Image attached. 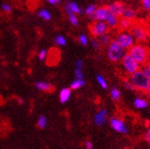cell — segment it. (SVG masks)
Listing matches in <instances>:
<instances>
[{"label": "cell", "instance_id": "obj_1", "mask_svg": "<svg viewBox=\"0 0 150 149\" xmlns=\"http://www.w3.org/2000/svg\"><path fill=\"white\" fill-rule=\"evenodd\" d=\"M128 53L140 66L147 64L150 59V50L143 44H134L128 49Z\"/></svg>", "mask_w": 150, "mask_h": 149}, {"label": "cell", "instance_id": "obj_2", "mask_svg": "<svg viewBox=\"0 0 150 149\" xmlns=\"http://www.w3.org/2000/svg\"><path fill=\"white\" fill-rule=\"evenodd\" d=\"M129 80L132 84L134 86V88H136V90L146 92L150 88V79L147 78L141 70L130 75Z\"/></svg>", "mask_w": 150, "mask_h": 149}, {"label": "cell", "instance_id": "obj_3", "mask_svg": "<svg viewBox=\"0 0 150 149\" xmlns=\"http://www.w3.org/2000/svg\"><path fill=\"white\" fill-rule=\"evenodd\" d=\"M125 55V49H123L116 40H112L108 45L107 49V58L112 62L121 61L124 56Z\"/></svg>", "mask_w": 150, "mask_h": 149}, {"label": "cell", "instance_id": "obj_4", "mask_svg": "<svg viewBox=\"0 0 150 149\" xmlns=\"http://www.w3.org/2000/svg\"><path fill=\"white\" fill-rule=\"evenodd\" d=\"M121 62L125 72L126 74H128V75H132L133 73L137 72V71L140 70V65L134 61L129 53H125V55L122 59Z\"/></svg>", "mask_w": 150, "mask_h": 149}, {"label": "cell", "instance_id": "obj_5", "mask_svg": "<svg viewBox=\"0 0 150 149\" xmlns=\"http://www.w3.org/2000/svg\"><path fill=\"white\" fill-rule=\"evenodd\" d=\"M130 33L134 37V40L137 41H140V42L146 41L148 39L147 28L144 25L139 24V23H136V24L133 23V25L130 28Z\"/></svg>", "mask_w": 150, "mask_h": 149}, {"label": "cell", "instance_id": "obj_6", "mask_svg": "<svg viewBox=\"0 0 150 149\" xmlns=\"http://www.w3.org/2000/svg\"><path fill=\"white\" fill-rule=\"evenodd\" d=\"M116 41L120 44V46L125 49H129L134 44V37L131 35L130 32H127V31H124L120 33L117 37Z\"/></svg>", "mask_w": 150, "mask_h": 149}, {"label": "cell", "instance_id": "obj_7", "mask_svg": "<svg viewBox=\"0 0 150 149\" xmlns=\"http://www.w3.org/2000/svg\"><path fill=\"white\" fill-rule=\"evenodd\" d=\"M108 25L103 21H95L90 26V32L94 37H101L102 35L106 34L108 32Z\"/></svg>", "mask_w": 150, "mask_h": 149}, {"label": "cell", "instance_id": "obj_8", "mask_svg": "<svg viewBox=\"0 0 150 149\" xmlns=\"http://www.w3.org/2000/svg\"><path fill=\"white\" fill-rule=\"evenodd\" d=\"M109 123H110L111 127L115 132L119 133H123V135H125V133H128V128H127L125 123L122 119H120L118 117H112L110 119Z\"/></svg>", "mask_w": 150, "mask_h": 149}, {"label": "cell", "instance_id": "obj_9", "mask_svg": "<svg viewBox=\"0 0 150 149\" xmlns=\"http://www.w3.org/2000/svg\"><path fill=\"white\" fill-rule=\"evenodd\" d=\"M110 11L107 8V6H100L97 7L95 12L93 13V15L90 16V19L93 21H103L105 22L106 19L108 18V17L110 16Z\"/></svg>", "mask_w": 150, "mask_h": 149}, {"label": "cell", "instance_id": "obj_10", "mask_svg": "<svg viewBox=\"0 0 150 149\" xmlns=\"http://www.w3.org/2000/svg\"><path fill=\"white\" fill-rule=\"evenodd\" d=\"M107 113H108L107 110L103 108V109H101L100 111H98L95 114L94 118H93V122H94V124L97 126H102V125H103L104 124L106 123V120H107Z\"/></svg>", "mask_w": 150, "mask_h": 149}, {"label": "cell", "instance_id": "obj_11", "mask_svg": "<svg viewBox=\"0 0 150 149\" xmlns=\"http://www.w3.org/2000/svg\"><path fill=\"white\" fill-rule=\"evenodd\" d=\"M125 6L123 3L121 2H115V3H112L109 6H107V8L109 9L110 13H112V15H115L116 17H121L123 11L125 9Z\"/></svg>", "mask_w": 150, "mask_h": 149}, {"label": "cell", "instance_id": "obj_12", "mask_svg": "<svg viewBox=\"0 0 150 149\" xmlns=\"http://www.w3.org/2000/svg\"><path fill=\"white\" fill-rule=\"evenodd\" d=\"M65 11L67 13V15H71V14H74V15H77V14H81L83 12L81 8H80V6L74 2H70L68 4L65 5Z\"/></svg>", "mask_w": 150, "mask_h": 149}, {"label": "cell", "instance_id": "obj_13", "mask_svg": "<svg viewBox=\"0 0 150 149\" xmlns=\"http://www.w3.org/2000/svg\"><path fill=\"white\" fill-rule=\"evenodd\" d=\"M35 87L39 91H41V92L50 93L54 90V87L52 86V84L46 83V81H37V83H35Z\"/></svg>", "mask_w": 150, "mask_h": 149}, {"label": "cell", "instance_id": "obj_14", "mask_svg": "<svg viewBox=\"0 0 150 149\" xmlns=\"http://www.w3.org/2000/svg\"><path fill=\"white\" fill-rule=\"evenodd\" d=\"M71 90L70 88H63L59 92V102L62 103H65L67 102L70 98H71Z\"/></svg>", "mask_w": 150, "mask_h": 149}, {"label": "cell", "instance_id": "obj_15", "mask_svg": "<svg viewBox=\"0 0 150 149\" xmlns=\"http://www.w3.org/2000/svg\"><path fill=\"white\" fill-rule=\"evenodd\" d=\"M134 106L137 109H146L148 107V102L144 97H137L134 100Z\"/></svg>", "mask_w": 150, "mask_h": 149}, {"label": "cell", "instance_id": "obj_16", "mask_svg": "<svg viewBox=\"0 0 150 149\" xmlns=\"http://www.w3.org/2000/svg\"><path fill=\"white\" fill-rule=\"evenodd\" d=\"M123 18H125V19H128L130 21H133L134 18L137 17V13L134 9L130 8V7H125V9L123 11V14L121 16Z\"/></svg>", "mask_w": 150, "mask_h": 149}, {"label": "cell", "instance_id": "obj_17", "mask_svg": "<svg viewBox=\"0 0 150 149\" xmlns=\"http://www.w3.org/2000/svg\"><path fill=\"white\" fill-rule=\"evenodd\" d=\"M105 23L108 25L109 28H116L118 26V23H119V18L116 17L115 15H112V13L110 14V16L108 17V18L106 19Z\"/></svg>", "mask_w": 150, "mask_h": 149}, {"label": "cell", "instance_id": "obj_18", "mask_svg": "<svg viewBox=\"0 0 150 149\" xmlns=\"http://www.w3.org/2000/svg\"><path fill=\"white\" fill-rule=\"evenodd\" d=\"M133 25V21H130L128 19H125V18H121L119 19V23H118V26L119 28L123 29V30H127V29H130L131 27Z\"/></svg>", "mask_w": 150, "mask_h": 149}, {"label": "cell", "instance_id": "obj_19", "mask_svg": "<svg viewBox=\"0 0 150 149\" xmlns=\"http://www.w3.org/2000/svg\"><path fill=\"white\" fill-rule=\"evenodd\" d=\"M85 85V81L83 79H76L71 83V90H78V89L83 87Z\"/></svg>", "mask_w": 150, "mask_h": 149}, {"label": "cell", "instance_id": "obj_20", "mask_svg": "<svg viewBox=\"0 0 150 149\" xmlns=\"http://www.w3.org/2000/svg\"><path fill=\"white\" fill-rule=\"evenodd\" d=\"M110 94H111V98L112 100H114L115 102L119 101L120 99H121L122 97V93L121 91L119 90V89L114 87V88H112L111 89V92H110Z\"/></svg>", "mask_w": 150, "mask_h": 149}, {"label": "cell", "instance_id": "obj_21", "mask_svg": "<svg viewBox=\"0 0 150 149\" xmlns=\"http://www.w3.org/2000/svg\"><path fill=\"white\" fill-rule=\"evenodd\" d=\"M112 41V39H111V36L106 33V34H104V35H102L101 37H99V42L101 45L103 46H108L109 44L111 43Z\"/></svg>", "mask_w": 150, "mask_h": 149}, {"label": "cell", "instance_id": "obj_22", "mask_svg": "<svg viewBox=\"0 0 150 149\" xmlns=\"http://www.w3.org/2000/svg\"><path fill=\"white\" fill-rule=\"evenodd\" d=\"M37 125H38V127H39L40 129H44L45 127H46V126H47V118H46V116H44V115L40 116V118L38 119Z\"/></svg>", "mask_w": 150, "mask_h": 149}, {"label": "cell", "instance_id": "obj_23", "mask_svg": "<svg viewBox=\"0 0 150 149\" xmlns=\"http://www.w3.org/2000/svg\"><path fill=\"white\" fill-rule=\"evenodd\" d=\"M96 81H97V83H98V84L103 89H104V90H106V89L108 88V84H107L106 80L104 79L102 75H97L96 76Z\"/></svg>", "mask_w": 150, "mask_h": 149}, {"label": "cell", "instance_id": "obj_24", "mask_svg": "<svg viewBox=\"0 0 150 149\" xmlns=\"http://www.w3.org/2000/svg\"><path fill=\"white\" fill-rule=\"evenodd\" d=\"M38 16H39L40 18H41L42 19H44V20H50L51 18L50 13L48 10H46V9L40 10L39 13H38Z\"/></svg>", "mask_w": 150, "mask_h": 149}, {"label": "cell", "instance_id": "obj_25", "mask_svg": "<svg viewBox=\"0 0 150 149\" xmlns=\"http://www.w3.org/2000/svg\"><path fill=\"white\" fill-rule=\"evenodd\" d=\"M54 42H55V44H57V45H59V46H65L66 43H67L65 38L63 36H61V35L56 37L55 40H54Z\"/></svg>", "mask_w": 150, "mask_h": 149}, {"label": "cell", "instance_id": "obj_26", "mask_svg": "<svg viewBox=\"0 0 150 149\" xmlns=\"http://www.w3.org/2000/svg\"><path fill=\"white\" fill-rule=\"evenodd\" d=\"M123 84H124V87L126 89V90L131 91V92L136 91V88H134V86L132 84V83L130 81V80H125V81H124V83H123Z\"/></svg>", "mask_w": 150, "mask_h": 149}, {"label": "cell", "instance_id": "obj_27", "mask_svg": "<svg viewBox=\"0 0 150 149\" xmlns=\"http://www.w3.org/2000/svg\"><path fill=\"white\" fill-rule=\"evenodd\" d=\"M97 7L94 6V5H90L86 7V9H85V14L87 15L88 17L90 16H92V15H93V13L95 12Z\"/></svg>", "mask_w": 150, "mask_h": 149}, {"label": "cell", "instance_id": "obj_28", "mask_svg": "<svg viewBox=\"0 0 150 149\" xmlns=\"http://www.w3.org/2000/svg\"><path fill=\"white\" fill-rule=\"evenodd\" d=\"M69 20L71 23L73 25V26H78L79 25V19L77 18L76 15H74V14H71V15H69Z\"/></svg>", "mask_w": 150, "mask_h": 149}, {"label": "cell", "instance_id": "obj_29", "mask_svg": "<svg viewBox=\"0 0 150 149\" xmlns=\"http://www.w3.org/2000/svg\"><path fill=\"white\" fill-rule=\"evenodd\" d=\"M141 6L146 11H150V0H141Z\"/></svg>", "mask_w": 150, "mask_h": 149}, {"label": "cell", "instance_id": "obj_30", "mask_svg": "<svg viewBox=\"0 0 150 149\" xmlns=\"http://www.w3.org/2000/svg\"><path fill=\"white\" fill-rule=\"evenodd\" d=\"M141 71H143V73L145 74V75H146L147 78H149V79H150V68H149L148 64H145V65L142 66Z\"/></svg>", "mask_w": 150, "mask_h": 149}, {"label": "cell", "instance_id": "obj_31", "mask_svg": "<svg viewBox=\"0 0 150 149\" xmlns=\"http://www.w3.org/2000/svg\"><path fill=\"white\" fill-rule=\"evenodd\" d=\"M79 42H80V44L81 45H82V46H86L87 44H88V38L85 36V35H81L80 37H79Z\"/></svg>", "mask_w": 150, "mask_h": 149}, {"label": "cell", "instance_id": "obj_32", "mask_svg": "<svg viewBox=\"0 0 150 149\" xmlns=\"http://www.w3.org/2000/svg\"><path fill=\"white\" fill-rule=\"evenodd\" d=\"M47 58V50L46 49H41L39 53V59L40 61H44Z\"/></svg>", "mask_w": 150, "mask_h": 149}, {"label": "cell", "instance_id": "obj_33", "mask_svg": "<svg viewBox=\"0 0 150 149\" xmlns=\"http://www.w3.org/2000/svg\"><path fill=\"white\" fill-rule=\"evenodd\" d=\"M75 77L76 79H83V72L81 69H76L75 70Z\"/></svg>", "mask_w": 150, "mask_h": 149}, {"label": "cell", "instance_id": "obj_34", "mask_svg": "<svg viewBox=\"0 0 150 149\" xmlns=\"http://www.w3.org/2000/svg\"><path fill=\"white\" fill-rule=\"evenodd\" d=\"M92 46L94 49H99L100 47H101V44L99 42V40H93L92 41Z\"/></svg>", "mask_w": 150, "mask_h": 149}, {"label": "cell", "instance_id": "obj_35", "mask_svg": "<svg viewBox=\"0 0 150 149\" xmlns=\"http://www.w3.org/2000/svg\"><path fill=\"white\" fill-rule=\"evenodd\" d=\"M85 148L86 149H93V145L92 143V141L87 140L85 142Z\"/></svg>", "mask_w": 150, "mask_h": 149}, {"label": "cell", "instance_id": "obj_36", "mask_svg": "<svg viewBox=\"0 0 150 149\" xmlns=\"http://www.w3.org/2000/svg\"><path fill=\"white\" fill-rule=\"evenodd\" d=\"M2 8H3V10H5L6 12H10V11H11V6H10L9 5H7V4L2 5Z\"/></svg>", "mask_w": 150, "mask_h": 149}, {"label": "cell", "instance_id": "obj_37", "mask_svg": "<svg viewBox=\"0 0 150 149\" xmlns=\"http://www.w3.org/2000/svg\"><path fill=\"white\" fill-rule=\"evenodd\" d=\"M82 68V61L81 59H78L76 61V69H81Z\"/></svg>", "mask_w": 150, "mask_h": 149}, {"label": "cell", "instance_id": "obj_38", "mask_svg": "<svg viewBox=\"0 0 150 149\" xmlns=\"http://www.w3.org/2000/svg\"><path fill=\"white\" fill-rule=\"evenodd\" d=\"M145 137H146V139L148 141V142H150V127L147 129V131H146V135H145Z\"/></svg>", "mask_w": 150, "mask_h": 149}, {"label": "cell", "instance_id": "obj_39", "mask_svg": "<svg viewBox=\"0 0 150 149\" xmlns=\"http://www.w3.org/2000/svg\"><path fill=\"white\" fill-rule=\"evenodd\" d=\"M48 2H49V3H50L51 5H56L55 0H48Z\"/></svg>", "mask_w": 150, "mask_h": 149}, {"label": "cell", "instance_id": "obj_40", "mask_svg": "<svg viewBox=\"0 0 150 149\" xmlns=\"http://www.w3.org/2000/svg\"><path fill=\"white\" fill-rule=\"evenodd\" d=\"M146 93H147V96H148V97H149V98H150V88H149V89H148V90H147V91H146Z\"/></svg>", "mask_w": 150, "mask_h": 149}, {"label": "cell", "instance_id": "obj_41", "mask_svg": "<svg viewBox=\"0 0 150 149\" xmlns=\"http://www.w3.org/2000/svg\"><path fill=\"white\" fill-rule=\"evenodd\" d=\"M55 2H56V4H58V3L61 2V0H55Z\"/></svg>", "mask_w": 150, "mask_h": 149}, {"label": "cell", "instance_id": "obj_42", "mask_svg": "<svg viewBox=\"0 0 150 149\" xmlns=\"http://www.w3.org/2000/svg\"><path fill=\"white\" fill-rule=\"evenodd\" d=\"M147 64H148V66H149V68H150V59H149V61L147 62Z\"/></svg>", "mask_w": 150, "mask_h": 149}, {"label": "cell", "instance_id": "obj_43", "mask_svg": "<svg viewBox=\"0 0 150 149\" xmlns=\"http://www.w3.org/2000/svg\"><path fill=\"white\" fill-rule=\"evenodd\" d=\"M149 18H150V11H149Z\"/></svg>", "mask_w": 150, "mask_h": 149}]
</instances>
